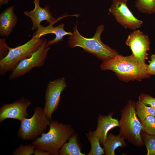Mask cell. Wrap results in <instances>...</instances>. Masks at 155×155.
<instances>
[{
  "instance_id": "cell-18",
  "label": "cell",
  "mask_w": 155,
  "mask_h": 155,
  "mask_svg": "<svg viewBox=\"0 0 155 155\" xmlns=\"http://www.w3.org/2000/svg\"><path fill=\"white\" fill-rule=\"evenodd\" d=\"M90 141L91 148L88 155H102L105 154L104 148H102L100 145V140L93 132L90 131L86 134Z\"/></svg>"
},
{
  "instance_id": "cell-14",
  "label": "cell",
  "mask_w": 155,
  "mask_h": 155,
  "mask_svg": "<svg viewBox=\"0 0 155 155\" xmlns=\"http://www.w3.org/2000/svg\"><path fill=\"white\" fill-rule=\"evenodd\" d=\"M13 5L6 8L0 14V35L8 37L16 24L18 18Z\"/></svg>"
},
{
  "instance_id": "cell-26",
  "label": "cell",
  "mask_w": 155,
  "mask_h": 155,
  "mask_svg": "<svg viewBox=\"0 0 155 155\" xmlns=\"http://www.w3.org/2000/svg\"><path fill=\"white\" fill-rule=\"evenodd\" d=\"M9 47L6 44L5 39L0 38V60L6 56L8 52Z\"/></svg>"
},
{
  "instance_id": "cell-1",
  "label": "cell",
  "mask_w": 155,
  "mask_h": 155,
  "mask_svg": "<svg viewBox=\"0 0 155 155\" xmlns=\"http://www.w3.org/2000/svg\"><path fill=\"white\" fill-rule=\"evenodd\" d=\"M146 66L140 63L132 54L124 56L118 54L103 61L100 67L103 71H113L120 80L128 82L149 78Z\"/></svg>"
},
{
  "instance_id": "cell-24",
  "label": "cell",
  "mask_w": 155,
  "mask_h": 155,
  "mask_svg": "<svg viewBox=\"0 0 155 155\" xmlns=\"http://www.w3.org/2000/svg\"><path fill=\"white\" fill-rule=\"evenodd\" d=\"M138 99L146 105L155 108V98L152 96L142 93L139 96Z\"/></svg>"
},
{
  "instance_id": "cell-28",
  "label": "cell",
  "mask_w": 155,
  "mask_h": 155,
  "mask_svg": "<svg viewBox=\"0 0 155 155\" xmlns=\"http://www.w3.org/2000/svg\"><path fill=\"white\" fill-rule=\"evenodd\" d=\"M9 1V0H0V7L3 5L7 4Z\"/></svg>"
},
{
  "instance_id": "cell-4",
  "label": "cell",
  "mask_w": 155,
  "mask_h": 155,
  "mask_svg": "<svg viewBox=\"0 0 155 155\" xmlns=\"http://www.w3.org/2000/svg\"><path fill=\"white\" fill-rule=\"evenodd\" d=\"M135 105L134 101L129 100L121 110L119 134L129 142L141 147L144 143L141 136V123L136 113Z\"/></svg>"
},
{
  "instance_id": "cell-2",
  "label": "cell",
  "mask_w": 155,
  "mask_h": 155,
  "mask_svg": "<svg viewBox=\"0 0 155 155\" xmlns=\"http://www.w3.org/2000/svg\"><path fill=\"white\" fill-rule=\"evenodd\" d=\"M48 132L43 133L32 142L36 148L47 151L51 155H59V151L75 130L69 124L51 121Z\"/></svg>"
},
{
  "instance_id": "cell-13",
  "label": "cell",
  "mask_w": 155,
  "mask_h": 155,
  "mask_svg": "<svg viewBox=\"0 0 155 155\" xmlns=\"http://www.w3.org/2000/svg\"><path fill=\"white\" fill-rule=\"evenodd\" d=\"M113 115L112 112L107 115L99 114L98 115L97 127L93 132L98 137L100 143L103 146L107 139L108 132L114 128L119 126V121L117 119L113 118Z\"/></svg>"
},
{
  "instance_id": "cell-16",
  "label": "cell",
  "mask_w": 155,
  "mask_h": 155,
  "mask_svg": "<svg viewBox=\"0 0 155 155\" xmlns=\"http://www.w3.org/2000/svg\"><path fill=\"white\" fill-rule=\"evenodd\" d=\"M125 138L119 134L115 135L111 133L107 136L106 141L103 145L106 155H115L116 149L118 147H125L127 144Z\"/></svg>"
},
{
  "instance_id": "cell-12",
  "label": "cell",
  "mask_w": 155,
  "mask_h": 155,
  "mask_svg": "<svg viewBox=\"0 0 155 155\" xmlns=\"http://www.w3.org/2000/svg\"><path fill=\"white\" fill-rule=\"evenodd\" d=\"M40 0H34V9L31 11H25L24 14L30 18L32 23V30H37L41 25L40 23L43 21H46L49 24L53 25L58 19L56 20L52 16L49 6L46 5L44 8L39 5Z\"/></svg>"
},
{
  "instance_id": "cell-19",
  "label": "cell",
  "mask_w": 155,
  "mask_h": 155,
  "mask_svg": "<svg viewBox=\"0 0 155 155\" xmlns=\"http://www.w3.org/2000/svg\"><path fill=\"white\" fill-rule=\"evenodd\" d=\"M135 107L137 115L140 121L148 116H155V108L148 106L140 101L138 100L135 102Z\"/></svg>"
},
{
  "instance_id": "cell-10",
  "label": "cell",
  "mask_w": 155,
  "mask_h": 155,
  "mask_svg": "<svg viewBox=\"0 0 155 155\" xmlns=\"http://www.w3.org/2000/svg\"><path fill=\"white\" fill-rule=\"evenodd\" d=\"M126 45L131 50L132 55L141 64L146 66L148 59L150 41L147 35L139 30H135L128 35L126 41Z\"/></svg>"
},
{
  "instance_id": "cell-20",
  "label": "cell",
  "mask_w": 155,
  "mask_h": 155,
  "mask_svg": "<svg viewBox=\"0 0 155 155\" xmlns=\"http://www.w3.org/2000/svg\"><path fill=\"white\" fill-rule=\"evenodd\" d=\"M140 122L141 131L149 135H155V116H148Z\"/></svg>"
},
{
  "instance_id": "cell-22",
  "label": "cell",
  "mask_w": 155,
  "mask_h": 155,
  "mask_svg": "<svg viewBox=\"0 0 155 155\" xmlns=\"http://www.w3.org/2000/svg\"><path fill=\"white\" fill-rule=\"evenodd\" d=\"M141 136L147 150V155H155V135L142 132Z\"/></svg>"
},
{
  "instance_id": "cell-21",
  "label": "cell",
  "mask_w": 155,
  "mask_h": 155,
  "mask_svg": "<svg viewBox=\"0 0 155 155\" xmlns=\"http://www.w3.org/2000/svg\"><path fill=\"white\" fill-rule=\"evenodd\" d=\"M135 6L140 11L150 13L155 11V0H137Z\"/></svg>"
},
{
  "instance_id": "cell-7",
  "label": "cell",
  "mask_w": 155,
  "mask_h": 155,
  "mask_svg": "<svg viewBox=\"0 0 155 155\" xmlns=\"http://www.w3.org/2000/svg\"><path fill=\"white\" fill-rule=\"evenodd\" d=\"M47 41L46 38L38 49L30 57L23 59L17 64L9 76L10 80H13L29 73L33 68L43 66L51 48L46 46Z\"/></svg>"
},
{
  "instance_id": "cell-11",
  "label": "cell",
  "mask_w": 155,
  "mask_h": 155,
  "mask_svg": "<svg viewBox=\"0 0 155 155\" xmlns=\"http://www.w3.org/2000/svg\"><path fill=\"white\" fill-rule=\"evenodd\" d=\"M32 102L24 97L10 103H5L0 107V123L5 119L11 118L21 122L28 118L29 115L27 108Z\"/></svg>"
},
{
  "instance_id": "cell-3",
  "label": "cell",
  "mask_w": 155,
  "mask_h": 155,
  "mask_svg": "<svg viewBox=\"0 0 155 155\" xmlns=\"http://www.w3.org/2000/svg\"><path fill=\"white\" fill-rule=\"evenodd\" d=\"M104 29V25H100L97 28L92 38H87L82 36L78 32L76 23L73 28V33L69 37V46L71 48L81 47L85 51L103 61L110 59L118 53L102 42L101 36Z\"/></svg>"
},
{
  "instance_id": "cell-6",
  "label": "cell",
  "mask_w": 155,
  "mask_h": 155,
  "mask_svg": "<svg viewBox=\"0 0 155 155\" xmlns=\"http://www.w3.org/2000/svg\"><path fill=\"white\" fill-rule=\"evenodd\" d=\"M34 110L31 117L25 118L20 122L17 135L21 140H35L44 132L51 123L44 114L43 108L37 106Z\"/></svg>"
},
{
  "instance_id": "cell-23",
  "label": "cell",
  "mask_w": 155,
  "mask_h": 155,
  "mask_svg": "<svg viewBox=\"0 0 155 155\" xmlns=\"http://www.w3.org/2000/svg\"><path fill=\"white\" fill-rule=\"evenodd\" d=\"M34 145L28 144L25 145H21L16 148L12 154V155H30L34 154L36 149Z\"/></svg>"
},
{
  "instance_id": "cell-8",
  "label": "cell",
  "mask_w": 155,
  "mask_h": 155,
  "mask_svg": "<svg viewBox=\"0 0 155 155\" xmlns=\"http://www.w3.org/2000/svg\"><path fill=\"white\" fill-rule=\"evenodd\" d=\"M67 87L65 79L58 78L48 83L44 94V111L48 119L52 121V115L58 107L62 92Z\"/></svg>"
},
{
  "instance_id": "cell-9",
  "label": "cell",
  "mask_w": 155,
  "mask_h": 155,
  "mask_svg": "<svg viewBox=\"0 0 155 155\" xmlns=\"http://www.w3.org/2000/svg\"><path fill=\"white\" fill-rule=\"evenodd\" d=\"M127 0H113L109 11L125 28L135 30L141 27L143 22L134 16L127 7Z\"/></svg>"
},
{
  "instance_id": "cell-27",
  "label": "cell",
  "mask_w": 155,
  "mask_h": 155,
  "mask_svg": "<svg viewBox=\"0 0 155 155\" xmlns=\"http://www.w3.org/2000/svg\"><path fill=\"white\" fill-rule=\"evenodd\" d=\"M34 155H50V154L48 152L40 149L36 148Z\"/></svg>"
},
{
  "instance_id": "cell-17",
  "label": "cell",
  "mask_w": 155,
  "mask_h": 155,
  "mask_svg": "<svg viewBox=\"0 0 155 155\" xmlns=\"http://www.w3.org/2000/svg\"><path fill=\"white\" fill-rule=\"evenodd\" d=\"M60 155H86L81 152L78 144L77 135L74 134L69 138V141L66 142L59 150Z\"/></svg>"
},
{
  "instance_id": "cell-5",
  "label": "cell",
  "mask_w": 155,
  "mask_h": 155,
  "mask_svg": "<svg viewBox=\"0 0 155 155\" xmlns=\"http://www.w3.org/2000/svg\"><path fill=\"white\" fill-rule=\"evenodd\" d=\"M44 39L34 34L32 38L24 44L15 48L9 47L6 56L0 60V74L3 75L12 71L20 61L30 57L38 49Z\"/></svg>"
},
{
  "instance_id": "cell-25",
  "label": "cell",
  "mask_w": 155,
  "mask_h": 155,
  "mask_svg": "<svg viewBox=\"0 0 155 155\" xmlns=\"http://www.w3.org/2000/svg\"><path fill=\"white\" fill-rule=\"evenodd\" d=\"M149 64L146 66L147 71L150 75H155V53L152 55Z\"/></svg>"
},
{
  "instance_id": "cell-15",
  "label": "cell",
  "mask_w": 155,
  "mask_h": 155,
  "mask_svg": "<svg viewBox=\"0 0 155 155\" xmlns=\"http://www.w3.org/2000/svg\"><path fill=\"white\" fill-rule=\"evenodd\" d=\"M53 25L49 24L46 26L41 25L34 34L40 37L42 36L49 34H55V37L54 39L47 41L46 46L61 42L63 40V37L67 35L71 36L72 34L71 32H68L64 30V24L63 23L56 27L53 26Z\"/></svg>"
}]
</instances>
